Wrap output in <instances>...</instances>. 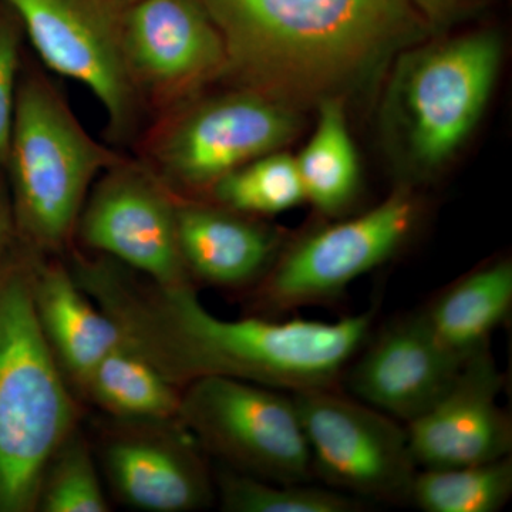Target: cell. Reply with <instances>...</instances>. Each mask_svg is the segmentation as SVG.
Wrapping results in <instances>:
<instances>
[{
	"instance_id": "cell-13",
	"label": "cell",
	"mask_w": 512,
	"mask_h": 512,
	"mask_svg": "<svg viewBox=\"0 0 512 512\" xmlns=\"http://www.w3.org/2000/svg\"><path fill=\"white\" fill-rule=\"evenodd\" d=\"M123 47L138 96L160 114L228 69L224 40L198 0L131 3Z\"/></svg>"
},
{
	"instance_id": "cell-11",
	"label": "cell",
	"mask_w": 512,
	"mask_h": 512,
	"mask_svg": "<svg viewBox=\"0 0 512 512\" xmlns=\"http://www.w3.org/2000/svg\"><path fill=\"white\" fill-rule=\"evenodd\" d=\"M501 47L478 33L421 52L399 82L407 138L423 167L447 160L473 131L493 90Z\"/></svg>"
},
{
	"instance_id": "cell-8",
	"label": "cell",
	"mask_w": 512,
	"mask_h": 512,
	"mask_svg": "<svg viewBox=\"0 0 512 512\" xmlns=\"http://www.w3.org/2000/svg\"><path fill=\"white\" fill-rule=\"evenodd\" d=\"M291 394L315 480L366 503L409 504L419 467L403 423L340 387Z\"/></svg>"
},
{
	"instance_id": "cell-19",
	"label": "cell",
	"mask_w": 512,
	"mask_h": 512,
	"mask_svg": "<svg viewBox=\"0 0 512 512\" xmlns=\"http://www.w3.org/2000/svg\"><path fill=\"white\" fill-rule=\"evenodd\" d=\"M181 396L180 386L124 343L94 367L80 399L107 419L167 421L177 420Z\"/></svg>"
},
{
	"instance_id": "cell-14",
	"label": "cell",
	"mask_w": 512,
	"mask_h": 512,
	"mask_svg": "<svg viewBox=\"0 0 512 512\" xmlns=\"http://www.w3.org/2000/svg\"><path fill=\"white\" fill-rule=\"evenodd\" d=\"M466 360L437 342L417 309L373 329L343 372L340 389L407 424L439 402Z\"/></svg>"
},
{
	"instance_id": "cell-2",
	"label": "cell",
	"mask_w": 512,
	"mask_h": 512,
	"mask_svg": "<svg viewBox=\"0 0 512 512\" xmlns=\"http://www.w3.org/2000/svg\"><path fill=\"white\" fill-rule=\"evenodd\" d=\"M247 89L315 94L349 83L419 25L412 0H198Z\"/></svg>"
},
{
	"instance_id": "cell-16",
	"label": "cell",
	"mask_w": 512,
	"mask_h": 512,
	"mask_svg": "<svg viewBox=\"0 0 512 512\" xmlns=\"http://www.w3.org/2000/svg\"><path fill=\"white\" fill-rule=\"evenodd\" d=\"M181 256L192 284L251 291L281 252V238L255 217L175 195Z\"/></svg>"
},
{
	"instance_id": "cell-10",
	"label": "cell",
	"mask_w": 512,
	"mask_h": 512,
	"mask_svg": "<svg viewBox=\"0 0 512 512\" xmlns=\"http://www.w3.org/2000/svg\"><path fill=\"white\" fill-rule=\"evenodd\" d=\"M74 239L158 285H194L178 245L175 195L140 161L123 157L99 175Z\"/></svg>"
},
{
	"instance_id": "cell-27",
	"label": "cell",
	"mask_w": 512,
	"mask_h": 512,
	"mask_svg": "<svg viewBox=\"0 0 512 512\" xmlns=\"http://www.w3.org/2000/svg\"><path fill=\"white\" fill-rule=\"evenodd\" d=\"M413 5H419L424 9H437L439 6L443 5L444 2H448V0H412Z\"/></svg>"
},
{
	"instance_id": "cell-7",
	"label": "cell",
	"mask_w": 512,
	"mask_h": 512,
	"mask_svg": "<svg viewBox=\"0 0 512 512\" xmlns=\"http://www.w3.org/2000/svg\"><path fill=\"white\" fill-rule=\"evenodd\" d=\"M420 207L407 191L328 225L279 252L258 285L247 292L248 315L282 318L309 306L335 303L360 276L399 254L419 222Z\"/></svg>"
},
{
	"instance_id": "cell-28",
	"label": "cell",
	"mask_w": 512,
	"mask_h": 512,
	"mask_svg": "<svg viewBox=\"0 0 512 512\" xmlns=\"http://www.w3.org/2000/svg\"><path fill=\"white\" fill-rule=\"evenodd\" d=\"M119 2L121 3V5H124L126 6V8H128V6H130L131 3L136 2V0H119Z\"/></svg>"
},
{
	"instance_id": "cell-25",
	"label": "cell",
	"mask_w": 512,
	"mask_h": 512,
	"mask_svg": "<svg viewBox=\"0 0 512 512\" xmlns=\"http://www.w3.org/2000/svg\"><path fill=\"white\" fill-rule=\"evenodd\" d=\"M0 13V165H6L18 94L20 22L15 13Z\"/></svg>"
},
{
	"instance_id": "cell-1",
	"label": "cell",
	"mask_w": 512,
	"mask_h": 512,
	"mask_svg": "<svg viewBox=\"0 0 512 512\" xmlns=\"http://www.w3.org/2000/svg\"><path fill=\"white\" fill-rule=\"evenodd\" d=\"M73 278L137 350L183 389L227 377L288 393L340 387L375 329L377 306L335 322L212 315L197 286H161L107 256L73 251Z\"/></svg>"
},
{
	"instance_id": "cell-6",
	"label": "cell",
	"mask_w": 512,
	"mask_h": 512,
	"mask_svg": "<svg viewBox=\"0 0 512 512\" xmlns=\"http://www.w3.org/2000/svg\"><path fill=\"white\" fill-rule=\"evenodd\" d=\"M177 420L222 467L272 483L315 480L311 451L291 393L202 377L183 387Z\"/></svg>"
},
{
	"instance_id": "cell-22",
	"label": "cell",
	"mask_w": 512,
	"mask_h": 512,
	"mask_svg": "<svg viewBox=\"0 0 512 512\" xmlns=\"http://www.w3.org/2000/svg\"><path fill=\"white\" fill-rule=\"evenodd\" d=\"M215 498L228 512H359L369 503L330 488L306 483H272L222 467L214 474Z\"/></svg>"
},
{
	"instance_id": "cell-12",
	"label": "cell",
	"mask_w": 512,
	"mask_h": 512,
	"mask_svg": "<svg viewBox=\"0 0 512 512\" xmlns=\"http://www.w3.org/2000/svg\"><path fill=\"white\" fill-rule=\"evenodd\" d=\"M97 460L121 504L138 511L191 512L215 501L207 454L178 420H107Z\"/></svg>"
},
{
	"instance_id": "cell-23",
	"label": "cell",
	"mask_w": 512,
	"mask_h": 512,
	"mask_svg": "<svg viewBox=\"0 0 512 512\" xmlns=\"http://www.w3.org/2000/svg\"><path fill=\"white\" fill-rule=\"evenodd\" d=\"M215 204L249 217H269L306 201L296 158L269 153L242 165L211 188Z\"/></svg>"
},
{
	"instance_id": "cell-5",
	"label": "cell",
	"mask_w": 512,
	"mask_h": 512,
	"mask_svg": "<svg viewBox=\"0 0 512 512\" xmlns=\"http://www.w3.org/2000/svg\"><path fill=\"white\" fill-rule=\"evenodd\" d=\"M295 119L271 97L247 89L160 114L143 143V160L174 195L211 190L225 175L274 153Z\"/></svg>"
},
{
	"instance_id": "cell-26",
	"label": "cell",
	"mask_w": 512,
	"mask_h": 512,
	"mask_svg": "<svg viewBox=\"0 0 512 512\" xmlns=\"http://www.w3.org/2000/svg\"><path fill=\"white\" fill-rule=\"evenodd\" d=\"M16 238H18V231H16L12 197L0 183V264L15 248Z\"/></svg>"
},
{
	"instance_id": "cell-9",
	"label": "cell",
	"mask_w": 512,
	"mask_h": 512,
	"mask_svg": "<svg viewBox=\"0 0 512 512\" xmlns=\"http://www.w3.org/2000/svg\"><path fill=\"white\" fill-rule=\"evenodd\" d=\"M49 69L84 84L116 140L134 133L144 106L128 73L119 0H3Z\"/></svg>"
},
{
	"instance_id": "cell-4",
	"label": "cell",
	"mask_w": 512,
	"mask_h": 512,
	"mask_svg": "<svg viewBox=\"0 0 512 512\" xmlns=\"http://www.w3.org/2000/svg\"><path fill=\"white\" fill-rule=\"evenodd\" d=\"M121 158L84 130L47 77L23 79L6 161L20 244L42 255L70 251L94 181Z\"/></svg>"
},
{
	"instance_id": "cell-15",
	"label": "cell",
	"mask_w": 512,
	"mask_h": 512,
	"mask_svg": "<svg viewBox=\"0 0 512 512\" xmlns=\"http://www.w3.org/2000/svg\"><path fill=\"white\" fill-rule=\"evenodd\" d=\"M504 384L491 345L468 357L439 402L404 424L417 467L468 466L511 456V417L498 403Z\"/></svg>"
},
{
	"instance_id": "cell-20",
	"label": "cell",
	"mask_w": 512,
	"mask_h": 512,
	"mask_svg": "<svg viewBox=\"0 0 512 512\" xmlns=\"http://www.w3.org/2000/svg\"><path fill=\"white\" fill-rule=\"evenodd\" d=\"M306 201L323 215H338L355 198L359 165L342 103L322 101L318 127L296 158Z\"/></svg>"
},
{
	"instance_id": "cell-3",
	"label": "cell",
	"mask_w": 512,
	"mask_h": 512,
	"mask_svg": "<svg viewBox=\"0 0 512 512\" xmlns=\"http://www.w3.org/2000/svg\"><path fill=\"white\" fill-rule=\"evenodd\" d=\"M36 255L20 244L0 264V512L36 511L43 471L83 416L37 319Z\"/></svg>"
},
{
	"instance_id": "cell-17",
	"label": "cell",
	"mask_w": 512,
	"mask_h": 512,
	"mask_svg": "<svg viewBox=\"0 0 512 512\" xmlns=\"http://www.w3.org/2000/svg\"><path fill=\"white\" fill-rule=\"evenodd\" d=\"M33 301L47 345L82 402L84 383L94 367L126 340L59 255H36Z\"/></svg>"
},
{
	"instance_id": "cell-24",
	"label": "cell",
	"mask_w": 512,
	"mask_h": 512,
	"mask_svg": "<svg viewBox=\"0 0 512 512\" xmlns=\"http://www.w3.org/2000/svg\"><path fill=\"white\" fill-rule=\"evenodd\" d=\"M36 511H111L93 444L80 426L50 457L40 480Z\"/></svg>"
},
{
	"instance_id": "cell-21",
	"label": "cell",
	"mask_w": 512,
	"mask_h": 512,
	"mask_svg": "<svg viewBox=\"0 0 512 512\" xmlns=\"http://www.w3.org/2000/svg\"><path fill=\"white\" fill-rule=\"evenodd\" d=\"M512 497L511 456L447 468H419L409 504L424 512H497Z\"/></svg>"
},
{
	"instance_id": "cell-18",
	"label": "cell",
	"mask_w": 512,
	"mask_h": 512,
	"mask_svg": "<svg viewBox=\"0 0 512 512\" xmlns=\"http://www.w3.org/2000/svg\"><path fill=\"white\" fill-rule=\"evenodd\" d=\"M511 311L512 262L507 258L471 269L420 308L437 342L464 360L491 345Z\"/></svg>"
}]
</instances>
